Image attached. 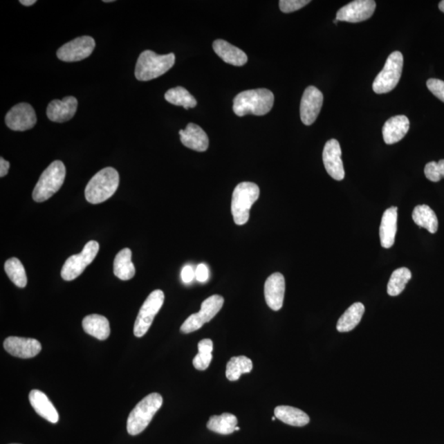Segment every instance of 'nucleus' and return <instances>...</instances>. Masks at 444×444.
<instances>
[{
  "mask_svg": "<svg viewBox=\"0 0 444 444\" xmlns=\"http://www.w3.org/2000/svg\"><path fill=\"white\" fill-rule=\"evenodd\" d=\"M410 129V121L407 116L391 117L382 127V137L387 145H394L406 136Z\"/></svg>",
  "mask_w": 444,
  "mask_h": 444,
  "instance_id": "obj_19",
  "label": "nucleus"
},
{
  "mask_svg": "<svg viewBox=\"0 0 444 444\" xmlns=\"http://www.w3.org/2000/svg\"><path fill=\"white\" fill-rule=\"evenodd\" d=\"M176 62V55H158L151 50H145L139 55L135 68V77L142 82L154 80L163 75L171 69Z\"/></svg>",
  "mask_w": 444,
  "mask_h": 444,
  "instance_id": "obj_3",
  "label": "nucleus"
},
{
  "mask_svg": "<svg viewBox=\"0 0 444 444\" xmlns=\"http://www.w3.org/2000/svg\"><path fill=\"white\" fill-rule=\"evenodd\" d=\"M286 290L285 277L280 272L270 276L264 285V296L270 308L274 311H280L284 302Z\"/></svg>",
  "mask_w": 444,
  "mask_h": 444,
  "instance_id": "obj_17",
  "label": "nucleus"
},
{
  "mask_svg": "<svg viewBox=\"0 0 444 444\" xmlns=\"http://www.w3.org/2000/svg\"><path fill=\"white\" fill-rule=\"evenodd\" d=\"M65 176L66 169L64 164L60 160L52 163L41 174L35 187L33 193L34 201L45 202L57 193L64 184Z\"/></svg>",
  "mask_w": 444,
  "mask_h": 444,
  "instance_id": "obj_5",
  "label": "nucleus"
},
{
  "mask_svg": "<svg viewBox=\"0 0 444 444\" xmlns=\"http://www.w3.org/2000/svg\"><path fill=\"white\" fill-rule=\"evenodd\" d=\"M238 424L237 417L230 413H223L221 416H212L209 419L207 427L209 430L220 434L228 435L236 431Z\"/></svg>",
  "mask_w": 444,
  "mask_h": 444,
  "instance_id": "obj_29",
  "label": "nucleus"
},
{
  "mask_svg": "<svg viewBox=\"0 0 444 444\" xmlns=\"http://www.w3.org/2000/svg\"><path fill=\"white\" fill-rule=\"evenodd\" d=\"M10 164L4 160L3 158H0V177H4L7 175L8 169H10Z\"/></svg>",
  "mask_w": 444,
  "mask_h": 444,
  "instance_id": "obj_40",
  "label": "nucleus"
},
{
  "mask_svg": "<svg viewBox=\"0 0 444 444\" xmlns=\"http://www.w3.org/2000/svg\"><path fill=\"white\" fill-rule=\"evenodd\" d=\"M239 429H239V427H238V426H237L236 431H239Z\"/></svg>",
  "mask_w": 444,
  "mask_h": 444,
  "instance_id": "obj_45",
  "label": "nucleus"
},
{
  "mask_svg": "<svg viewBox=\"0 0 444 444\" xmlns=\"http://www.w3.org/2000/svg\"><path fill=\"white\" fill-rule=\"evenodd\" d=\"M224 304V298L219 295H214L204 300L201 310L193 313L182 324L181 331L183 333H191L201 329L210 322L221 310Z\"/></svg>",
  "mask_w": 444,
  "mask_h": 444,
  "instance_id": "obj_10",
  "label": "nucleus"
},
{
  "mask_svg": "<svg viewBox=\"0 0 444 444\" xmlns=\"http://www.w3.org/2000/svg\"><path fill=\"white\" fill-rule=\"evenodd\" d=\"M82 328L85 333L100 341H104L110 337V323L106 317L99 315L86 316L82 320Z\"/></svg>",
  "mask_w": 444,
  "mask_h": 444,
  "instance_id": "obj_24",
  "label": "nucleus"
},
{
  "mask_svg": "<svg viewBox=\"0 0 444 444\" xmlns=\"http://www.w3.org/2000/svg\"><path fill=\"white\" fill-rule=\"evenodd\" d=\"M364 311L362 303L356 302L352 304L339 319L337 324L338 332L347 333L355 329L362 319Z\"/></svg>",
  "mask_w": 444,
  "mask_h": 444,
  "instance_id": "obj_27",
  "label": "nucleus"
},
{
  "mask_svg": "<svg viewBox=\"0 0 444 444\" xmlns=\"http://www.w3.org/2000/svg\"><path fill=\"white\" fill-rule=\"evenodd\" d=\"M165 99L175 106L183 107L185 110L197 106V101L188 91L182 86L169 89L165 94Z\"/></svg>",
  "mask_w": 444,
  "mask_h": 444,
  "instance_id": "obj_32",
  "label": "nucleus"
},
{
  "mask_svg": "<svg viewBox=\"0 0 444 444\" xmlns=\"http://www.w3.org/2000/svg\"><path fill=\"white\" fill-rule=\"evenodd\" d=\"M95 42L93 37H80L60 47L57 56L64 62H77L89 58L93 53Z\"/></svg>",
  "mask_w": 444,
  "mask_h": 444,
  "instance_id": "obj_11",
  "label": "nucleus"
},
{
  "mask_svg": "<svg viewBox=\"0 0 444 444\" xmlns=\"http://www.w3.org/2000/svg\"><path fill=\"white\" fill-rule=\"evenodd\" d=\"M376 8V3L373 0H355L340 8L336 19L351 24L360 23L370 19Z\"/></svg>",
  "mask_w": 444,
  "mask_h": 444,
  "instance_id": "obj_13",
  "label": "nucleus"
},
{
  "mask_svg": "<svg viewBox=\"0 0 444 444\" xmlns=\"http://www.w3.org/2000/svg\"><path fill=\"white\" fill-rule=\"evenodd\" d=\"M136 272L132 262V251L129 248L122 250L114 261V274L122 281L132 279Z\"/></svg>",
  "mask_w": 444,
  "mask_h": 444,
  "instance_id": "obj_26",
  "label": "nucleus"
},
{
  "mask_svg": "<svg viewBox=\"0 0 444 444\" xmlns=\"http://www.w3.org/2000/svg\"><path fill=\"white\" fill-rule=\"evenodd\" d=\"M163 404L162 395L156 393L147 395L133 409L127 420V431L130 435H138L151 423L152 418Z\"/></svg>",
  "mask_w": 444,
  "mask_h": 444,
  "instance_id": "obj_4",
  "label": "nucleus"
},
{
  "mask_svg": "<svg viewBox=\"0 0 444 444\" xmlns=\"http://www.w3.org/2000/svg\"><path fill=\"white\" fill-rule=\"evenodd\" d=\"M120 185L118 172L112 167H107L100 171L91 178L85 189L86 201L99 204L107 201L116 192Z\"/></svg>",
  "mask_w": 444,
  "mask_h": 444,
  "instance_id": "obj_2",
  "label": "nucleus"
},
{
  "mask_svg": "<svg viewBox=\"0 0 444 444\" xmlns=\"http://www.w3.org/2000/svg\"><path fill=\"white\" fill-rule=\"evenodd\" d=\"M425 175L430 181H441L444 178V160H441L438 163L430 162L426 164Z\"/></svg>",
  "mask_w": 444,
  "mask_h": 444,
  "instance_id": "obj_35",
  "label": "nucleus"
},
{
  "mask_svg": "<svg viewBox=\"0 0 444 444\" xmlns=\"http://www.w3.org/2000/svg\"><path fill=\"white\" fill-rule=\"evenodd\" d=\"M165 300L163 290H156L148 295L143 303L135 321L133 333L137 337H142L149 330L155 317L162 308Z\"/></svg>",
  "mask_w": 444,
  "mask_h": 444,
  "instance_id": "obj_8",
  "label": "nucleus"
},
{
  "mask_svg": "<svg viewBox=\"0 0 444 444\" xmlns=\"http://www.w3.org/2000/svg\"><path fill=\"white\" fill-rule=\"evenodd\" d=\"M36 0H21L20 3L24 6H33L34 3H36Z\"/></svg>",
  "mask_w": 444,
  "mask_h": 444,
  "instance_id": "obj_41",
  "label": "nucleus"
},
{
  "mask_svg": "<svg viewBox=\"0 0 444 444\" xmlns=\"http://www.w3.org/2000/svg\"><path fill=\"white\" fill-rule=\"evenodd\" d=\"M77 100L73 97H66L63 100H54L47 107V117L56 123H64L71 120L76 114Z\"/></svg>",
  "mask_w": 444,
  "mask_h": 444,
  "instance_id": "obj_18",
  "label": "nucleus"
},
{
  "mask_svg": "<svg viewBox=\"0 0 444 444\" xmlns=\"http://www.w3.org/2000/svg\"><path fill=\"white\" fill-rule=\"evenodd\" d=\"M412 219L420 228H425L431 234L437 232L438 220L435 212L428 205H418L412 212Z\"/></svg>",
  "mask_w": 444,
  "mask_h": 444,
  "instance_id": "obj_28",
  "label": "nucleus"
},
{
  "mask_svg": "<svg viewBox=\"0 0 444 444\" xmlns=\"http://www.w3.org/2000/svg\"><path fill=\"white\" fill-rule=\"evenodd\" d=\"M104 3H111V2H114V1H112V0H107V1H104Z\"/></svg>",
  "mask_w": 444,
  "mask_h": 444,
  "instance_id": "obj_43",
  "label": "nucleus"
},
{
  "mask_svg": "<svg viewBox=\"0 0 444 444\" xmlns=\"http://www.w3.org/2000/svg\"><path fill=\"white\" fill-rule=\"evenodd\" d=\"M323 160L326 172L337 181L345 178L342 160V148L340 143L336 139H331L326 142L323 151Z\"/></svg>",
  "mask_w": 444,
  "mask_h": 444,
  "instance_id": "obj_15",
  "label": "nucleus"
},
{
  "mask_svg": "<svg viewBox=\"0 0 444 444\" xmlns=\"http://www.w3.org/2000/svg\"><path fill=\"white\" fill-rule=\"evenodd\" d=\"M29 400L35 411L39 416L50 421L52 424L57 423L59 419V413L53 403L43 391L37 389L30 391Z\"/></svg>",
  "mask_w": 444,
  "mask_h": 444,
  "instance_id": "obj_21",
  "label": "nucleus"
},
{
  "mask_svg": "<svg viewBox=\"0 0 444 444\" xmlns=\"http://www.w3.org/2000/svg\"><path fill=\"white\" fill-rule=\"evenodd\" d=\"M195 278L198 282H206L209 278V269L207 265L201 263L195 269Z\"/></svg>",
  "mask_w": 444,
  "mask_h": 444,
  "instance_id": "obj_38",
  "label": "nucleus"
},
{
  "mask_svg": "<svg viewBox=\"0 0 444 444\" xmlns=\"http://www.w3.org/2000/svg\"><path fill=\"white\" fill-rule=\"evenodd\" d=\"M324 95L315 86H308L300 103V119L304 124L315 123L323 107Z\"/></svg>",
  "mask_w": 444,
  "mask_h": 444,
  "instance_id": "obj_14",
  "label": "nucleus"
},
{
  "mask_svg": "<svg viewBox=\"0 0 444 444\" xmlns=\"http://www.w3.org/2000/svg\"><path fill=\"white\" fill-rule=\"evenodd\" d=\"M97 241H89L80 254L69 257L61 270V277L64 281H71L80 277L89 264L93 262L99 252Z\"/></svg>",
  "mask_w": 444,
  "mask_h": 444,
  "instance_id": "obj_9",
  "label": "nucleus"
},
{
  "mask_svg": "<svg viewBox=\"0 0 444 444\" xmlns=\"http://www.w3.org/2000/svg\"><path fill=\"white\" fill-rule=\"evenodd\" d=\"M272 420L273 421H274V420H276V416H273V417L272 418Z\"/></svg>",
  "mask_w": 444,
  "mask_h": 444,
  "instance_id": "obj_44",
  "label": "nucleus"
},
{
  "mask_svg": "<svg viewBox=\"0 0 444 444\" xmlns=\"http://www.w3.org/2000/svg\"><path fill=\"white\" fill-rule=\"evenodd\" d=\"M12 444H17V443H12Z\"/></svg>",
  "mask_w": 444,
  "mask_h": 444,
  "instance_id": "obj_46",
  "label": "nucleus"
},
{
  "mask_svg": "<svg viewBox=\"0 0 444 444\" xmlns=\"http://www.w3.org/2000/svg\"><path fill=\"white\" fill-rule=\"evenodd\" d=\"M4 349L12 356L29 359L37 356L41 351V344L36 339L10 337L3 342Z\"/></svg>",
  "mask_w": 444,
  "mask_h": 444,
  "instance_id": "obj_16",
  "label": "nucleus"
},
{
  "mask_svg": "<svg viewBox=\"0 0 444 444\" xmlns=\"http://www.w3.org/2000/svg\"><path fill=\"white\" fill-rule=\"evenodd\" d=\"M310 3V0H281L279 7L281 12L290 14L300 10Z\"/></svg>",
  "mask_w": 444,
  "mask_h": 444,
  "instance_id": "obj_36",
  "label": "nucleus"
},
{
  "mask_svg": "<svg viewBox=\"0 0 444 444\" xmlns=\"http://www.w3.org/2000/svg\"><path fill=\"white\" fill-rule=\"evenodd\" d=\"M4 270L10 279L19 288H24L28 284L27 274L23 263L17 258H12L6 261Z\"/></svg>",
  "mask_w": 444,
  "mask_h": 444,
  "instance_id": "obj_33",
  "label": "nucleus"
},
{
  "mask_svg": "<svg viewBox=\"0 0 444 444\" xmlns=\"http://www.w3.org/2000/svg\"><path fill=\"white\" fill-rule=\"evenodd\" d=\"M198 353L194 357L193 364L198 370H205L212 360L213 342L211 339H203L198 344Z\"/></svg>",
  "mask_w": 444,
  "mask_h": 444,
  "instance_id": "obj_34",
  "label": "nucleus"
},
{
  "mask_svg": "<svg viewBox=\"0 0 444 444\" xmlns=\"http://www.w3.org/2000/svg\"><path fill=\"white\" fill-rule=\"evenodd\" d=\"M37 115L30 104L20 103L7 113L6 123L14 131H26L37 124Z\"/></svg>",
  "mask_w": 444,
  "mask_h": 444,
  "instance_id": "obj_12",
  "label": "nucleus"
},
{
  "mask_svg": "<svg viewBox=\"0 0 444 444\" xmlns=\"http://www.w3.org/2000/svg\"><path fill=\"white\" fill-rule=\"evenodd\" d=\"M398 230V207L387 208L382 215L380 228V243L385 249L394 245Z\"/></svg>",
  "mask_w": 444,
  "mask_h": 444,
  "instance_id": "obj_20",
  "label": "nucleus"
},
{
  "mask_svg": "<svg viewBox=\"0 0 444 444\" xmlns=\"http://www.w3.org/2000/svg\"><path fill=\"white\" fill-rule=\"evenodd\" d=\"M438 8H439V10H441L443 12H444V0H443V1L439 3Z\"/></svg>",
  "mask_w": 444,
  "mask_h": 444,
  "instance_id": "obj_42",
  "label": "nucleus"
},
{
  "mask_svg": "<svg viewBox=\"0 0 444 444\" xmlns=\"http://www.w3.org/2000/svg\"><path fill=\"white\" fill-rule=\"evenodd\" d=\"M274 100L273 93L268 89L242 91L234 99L233 111L239 117L249 114L264 115L272 110Z\"/></svg>",
  "mask_w": 444,
  "mask_h": 444,
  "instance_id": "obj_1",
  "label": "nucleus"
},
{
  "mask_svg": "<svg viewBox=\"0 0 444 444\" xmlns=\"http://www.w3.org/2000/svg\"><path fill=\"white\" fill-rule=\"evenodd\" d=\"M195 278V270L189 266V265H186L183 268L181 271V279L183 282L185 284H189L192 282Z\"/></svg>",
  "mask_w": 444,
  "mask_h": 444,
  "instance_id": "obj_39",
  "label": "nucleus"
},
{
  "mask_svg": "<svg viewBox=\"0 0 444 444\" xmlns=\"http://www.w3.org/2000/svg\"><path fill=\"white\" fill-rule=\"evenodd\" d=\"M277 419L280 420L283 423L302 427L310 423V417L298 408L289 406H278L274 411Z\"/></svg>",
  "mask_w": 444,
  "mask_h": 444,
  "instance_id": "obj_25",
  "label": "nucleus"
},
{
  "mask_svg": "<svg viewBox=\"0 0 444 444\" xmlns=\"http://www.w3.org/2000/svg\"><path fill=\"white\" fill-rule=\"evenodd\" d=\"M213 50L224 62L234 66H243L247 63L248 56L245 52L224 40L213 42Z\"/></svg>",
  "mask_w": 444,
  "mask_h": 444,
  "instance_id": "obj_23",
  "label": "nucleus"
},
{
  "mask_svg": "<svg viewBox=\"0 0 444 444\" xmlns=\"http://www.w3.org/2000/svg\"><path fill=\"white\" fill-rule=\"evenodd\" d=\"M428 89L432 93L435 97L444 102V82L437 80V78H430L426 82Z\"/></svg>",
  "mask_w": 444,
  "mask_h": 444,
  "instance_id": "obj_37",
  "label": "nucleus"
},
{
  "mask_svg": "<svg viewBox=\"0 0 444 444\" xmlns=\"http://www.w3.org/2000/svg\"><path fill=\"white\" fill-rule=\"evenodd\" d=\"M183 145L196 151H205L209 146V138L204 130L198 125L190 123L184 130H180Z\"/></svg>",
  "mask_w": 444,
  "mask_h": 444,
  "instance_id": "obj_22",
  "label": "nucleus"
},
{
  "mask_svg": "<svg viewBox=\"0 0 444 444\" xmlns=\"http://www.w3.org/2000/svg\"><path fill=\"white\" fill-rule=\"evenodd\" d=\"M411 272L407 268L395 270L387 284V294L391 296L399 295L404 290L408 281L411 279Z\"/></svg>",
  "mask_w": 444,
  "mask_h": 444,
  "instance_id": "obj_31",
  "label": "nucleus"
},
{
  "mask_svg": "<svg viewBox=\"0 0 444 444\" xmlns=\"http://www.w3.org/2000/svg\"><path fill=\"white\" fill-rule=\"evenodd\" d=\"M260 190L259 186L251 182H243L234 189L232 195V213L234 223L242 225L250 219V211L257 200Z\"/></svg>",
  "mask_w": 444,
  "mask_h": 444,
  "instance_id": "obj_6",
  "label": "nucleus"
},
{
  "mask_svg": "<svg viewBox=\"0 0 444 444\" xmlns=\"http://www.w3.org/2000/svg\"><path fill=\"white\" fill-rule=\"evenodd\" d=\"M403 55L399 51H394L387 58L382 71L373 81V90L377 94L390 93L398 84L402 76Z\"/></svg>",
  "mask_w": 444,
  "mask_h": 444,
  "instance_id": "obj_7",
  "label": "nucleus"
},
{
  "mask_svg": "<svg viewBox=\"0 0 444 444\" xmlns=\"http://www.w3.org/2000/svg\"><path fill=\"white\" fill-rule=\"evenodd\" d=\"M252 369V362L247 356H234L226 364L225 376L230 381H237L243 373H249Z\"/></svg>",
  "mask_w": 444,
  "mask_h": 444,
  "instance_id": "obj_30",
  "label": "nucleus"
}]
</instances>
